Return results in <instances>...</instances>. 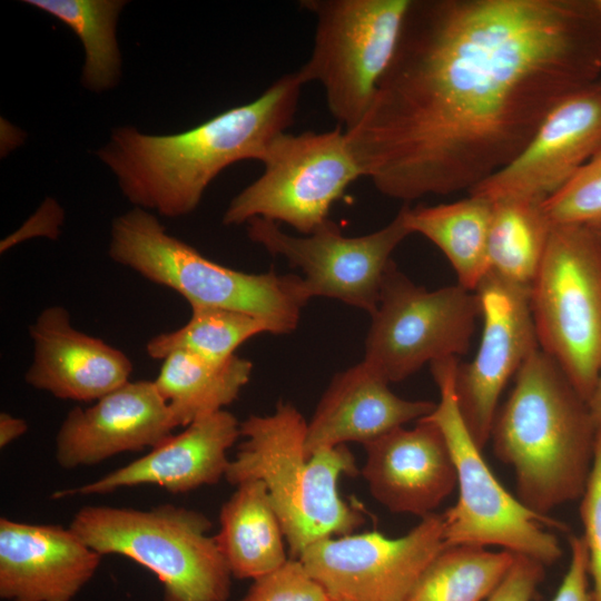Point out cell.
Here are the masks:
<instances>
[{
  "label": "cell",
  "instance_id": "1",
  "mask_svg": "<svg viewBox=\"0 0 601 601\" xmlns=\"http://www.w3.org/2000/svg\"><path fill=\"white\" fill-rule=\"evenodd\" d=\"M600 75L594 0H411L393 59L346 135L387 197L469 191Z\"/></svg>",
  "mask_w": 601,
  "mask_h": 601
},
{
  "label": "cell",
  "instance_id": "2",
  "mask_svg": "<svg viewBox=\"0 0 601 601\" xmlns=\"http://www.w3.org/2000/svg\"><path fill=\"white\" fill-rule=\"evenodd\" d=\"M304 85L297 70L280 76L253 101L178 134L116 128L97 156L136 207L173 218L188 215L225 168L263 160L273 140L293 125Z\"/></svg>",
  "mask_w": 601,
  "mask_h": 601
},
{
  "label": "cell",
  "instance_id": "3",
  "mask_svg": "<svg viewBox=\"0 0 601 601\" xmlns=\"http://www.w3.org/2000/svg\"><path fill=\"white\" fill-rule=\"evenodd\" d=\"M514 380L493 423L494 454L513 467L521 503L549 516L556 506L581 499L598 426L587 401L542 349L531 354Z\"/></svg>",
  "mask_w": 601,
  "mask_h": 601
},
{
  "label": "cell",
  "instance_id": "4",
  "mask_svg": "<svg viewBox=\"0 0 601 601\" xmlns=\"http://www.w3.org/2000/svg\"><path fill=\"white\" fill-rule=\"evenodd\" d=\"M306 428L290 403H279L270 415H250L240 423L245 441L225 474L234 485L265 483L293 559L319 540L352 534L365 522L338 493L341 476L358 472L354 455L342 444L307 456Z\"/></svg>",
  "mask_w": 601,
  "mask_h": 601
},
{
  "label": "cell",
  "instance_id": "5",
  "mask_svg": "<svg viewBox=\"0 0 601 601\" xmlns=\"http://www.w3.org/2000/svg\"><path fill=\"white\" fill-rule=\"evenodd\" d=\"M108 254L146 279L177 292L190 307L245 312L267 321L274 334L295 329L311 299L303 277L223 266L168 234L155 215L138 207L112 220Z\"/></svg>",
  "mask_w": 601,
  "mask_h": 601
},
{
  "label": "cell",
  "instance_id": "6",
  "mask_svg": "<svg viewBox=\"0 0 601 601\" xmlns=\"http://www.w3.org/2000/svg\"><path fill=\"white\" fill-rule=\"evenodd\" d=\"M201 512L161 504L149 510L86 505L69 528L101 555L126 556L162 584V601H226L231 573Z\"/></svg>",
  "mask_w": 601,
  "mask_h": 601
},
{
  "label": "cell",
  "instance_id": "7",
  "mask_svg": "<svg viewBox=\"0 0 601 601\" xmlns=\"http://www.w3.org/2000/svg\"><path fill=\"white\" fill-rule=\"evenodd\" d=\"M457 365V357L431 363L440 402L425 416L443 432L456 470L459 497L443 513L445 545H497L550 565L560 559L562 549L544 525L559 530L565 525L525 508L495 477L460 413L455 392Z\"/></svg>",
  "mask_w": 601,
  "mask_h": 601
},
{
  "label": "cell",
  "instance_id": "8",
  "mask_svg": "<svg viewBox=\"0 0 601 601\" xmlns=\"http://www.w3.org/2000/svg\"><path fill=\"white\" fill-rule=\"evenodd\" d=\"M530 305L540 349L588 402L601 368V240L589 225L553 226Z\"/></svg>",
  "mask_w": 601,
  "mask_h": 601
},
{
  "label": "cell",
  "instance_id": "9",
  "mask_svg": "<svg viewBox=\"0 0 601 601\" xmlns=\"http://www.w3.org/2000/svg\"><path fill=\"white\" fill-rule=\"evenodd\" d=\"M411 0H300L315 18L312 53L297 70L317 81L345 131L366 114L395 53Z\"/></svg>",
  "mask_w": 601,
  "mask_h": 601
},
{
  "label": "cell",
  "instance_id": "10",
  "mask_svg": "<svg viewBox=\"0 0 601 601\" xmlns=\"http://www.w3.org/2000/svg\"><path fill=\"white\" fill-rule=\"evenodd\" d=\"M262 175L239 191L223 216L225 225L253 218L285 223L303 235L328 219L332 205L362 169L346 131L283 132L268 147Z\"/></svg>",
  "mask_w": 601,
  "mask_h": 601
},
{
  "label": "cell",
  "instance_id": "11",
  "mask_svg": "<svg viewBox=\"0 0 601 601\" xmlns=\"http://www.w3.org/2000/svg\"><path fill=\"white\" fill-rule=\"evenodd\" d=\"M365 342L364 362L388 383L424 364L466 354L481 317L475 292L459 284L427 290L392 260Z\"/></svg>",
  "mask_w": 601,
  "mask_h": 601
},
{
  "label": "cell",
  "instance_id": "12",
  "mask_svg": "<svg viewBox=\"0 0 601 601\" xmlns=\"http://www.w3.org/2000/svg\"><path fill=\"white\" fill-rule=\"evenodd\" d=\"M247 235L269 254L280 255L298 267L311 298L339 299L372 315L391 255L411 231L401 208L386 226L363 236L343 235L328 218L312 234L296 237L277 223L259 217L247 223Z\"/></svg>",
  "mask_w": 601,
  "mask_h": 601
},
{
  "label": "cell",
  "instance_id": "13",
  "mask_svg": "<svg viewBox=\"0 0 601 601\" xmlns=\"http://www.w3.org/2000/svg\"><path fill=\"white\" fill-rule=\"evenodd\" d=\"M445 548L444 516L432 513L401 538L378 532L327 538L307 546L298 559L331 598L406 601Z\"/></svg>",
  "mask_w": 601,
  "mask_h": 601
},
{
  "label": "cell",
  "instance_id": "14",
  "mask_svg": "<svg viewBox=\"0 0 601 601\" xmlns=\"http://www.w3.org/2000/svg\"><path fill=\"white\" fill-rule=\"evenodd\" d=\"M475 293L483 321L481 342L471 362L459 363L455 392L462 418L482 450L491 439L505 385L540 346L530 287L489 270Z\"/></svg>",
  "mask_w": 601,
  "mask_h": 601
},
{
  "label": "cell",
  "instance_id": "15",
  "mask_svg": "<svg viewBox=\"0 0 601 601\" xmlns=\"http://www.w3.org/2000/svg\"><path fill=\"white\" fill-rule=\"evenodd\" d=\"M601 148V80L556 105L524 149L472 189L491 201L543 203L560 191Z\"/></svg>",
  "mask_w": 601,
  "mask_h": 601
},
{
  "label": "cell",
  "instance_id": "16",
  "mask_svg": "<svg viewBox=\"0 0 601 601\" xmlns=\"http://www.w3.org/2000/svg\"><path fill=\"white\" fill-rule=\"evenodd\" d=\"M178 427L154 381H128L95 402L72 408L56 435L62 469L95 465L125 452L152 449Z\"/></svg>",
  "mask_w": 601,
  "mask_h": 601
},
{
  "label": "cell",
  "instance_id": "17",
  "mask_svg": "<svg viewBox=\"0 0 601 601\" xmlns=\"http://www.w3.org/2000/svg\"><path fill=\"white\" fill-rule=\"evenodd\" d=\"M363 446L362 475L373 497L391 512L423 519L457 486L445 436L426 417L413 428L396 427Z\"/></svg>",
  "mask_w": 601,
  "mask_h": 601
},
{
  "label": "cell",
  "instance_id": "18",
  "mask_svg": "<svg viewBox=\"0 0 601 601\" xmlns=\"http://www.w3.org/2000/svg\"><path fill=\"white\" fill-rule=\"evenodd\" d=\"M101 554L70 528L0 519V597L71 601L92 579Z\"/></svg>",
  "mask_w": 601,
  "mask_h": 601
},
{
  "label": "cell",
  "instance_id": "19",
  "mask_svg": "<svg viewBox=\"0 0 601 601\" xmlns=\"http://www.w3.org/2000/svg\"><path fill=\"white\" fill-rule=\"evenodd\" d=\"M239 436L240 423L221 410L195 421L131 463L81 486L57 491L52 497L105 494L146 484L185 493L215 484L225 477L227 451Z\"/></svg>",
  "mask_w": 601,
  "mask_h": 601
},
{
  "label": "cell",
  "instance_id": "20",
  "mask_svg": "<svg viewBox=\"0 0 601 601\" xmlns=\"http://www.w3.org/2000/svg\"><path fill=\"white\" fill-rule=\"evenodd\" d=\"M32 362L26 382L60 400L96 402L130 381L127 355L76 329L62 306L45 308L29 327Z\"/></svg>",
  "mask_w": 601,
  "mask_h": 601
},
{
  "label": "cell",
  "instance_id": "21",
  "mask_svg": "<svg viewBox=\"0 0 601 601\" xmlns=\"http://www.w3.org/2000/svg\"><path fill=\"white\" fill-rule=\"evenodd\" d=\"M388 384L364 361L337 373L307 423L306 455L347 442L364 445L435 410L434 402L395 395Z\"/></svg>",
  "mask_w": 601,
  "mask_h": 601
},
{
  "label": "cell",
  "instance_id": "22",
  "mask_svg": "<svg viewBox=\"0 0 601 601\" xmlns=\"http://www.w3.org/2000/svg\"><path fill=\"white\" fill-rule=\"evenodd\" d=\"M236 486L220 509L214 538L231 575L255 580L288 560L285 535L265 483L248 480Z\"/></svg>",
  "mask_w": 601,
  "mask_h": 601
},
{
  "label": "cell",
  "instance_id": "23",
  "mask_svg": "<svg viewBox=\"0 0 601 601\" xmlns=\"http://www.w3.org/2000/svg\"><path fill=\"white\" fill-rule=\"evenodd\" d=\"M492 207L491 200L469 195L453 203L402 208L411 234H420L436 245L454 268L457 284L475 292L490 270Z\"/></svg>",
  "mask_w": 601,
  "mask_h": 601
},
{
  "label": "cell",
  "instance_id": "24",
  "mask_svg": "<svg viewBox=\"0 0 601 601\" xmlns=\"http://www.w3.org/2000/svg\"><path fill=\"white\" fill-rule=\"evenodd\" d=\"M154 383L168 404L177 426L224 410L248 383L253 364L237 355L223 362L177 351L162 359Z\"/></svg>",
  "mask_w": 601,
  "mask_h": 601
},
{
  "label": "cell",
  "instance_id": "25",
  "mask_svg": "<svg viewBox=\"0 0 601 601\" xmlns=\"http://www.w3.org/2000/svg\"><path fill=\"white\" fill-rule=\"evenodd\" d=\"M492 203L487 245L490 270L530 287L554 225L542 203L513 198Z\"/></svg>",
  "mask_w": 601,
  "mask_h": 601
},
{
  "label": "cell",
  "instance_id": "26",
  "mask_svg": "<svg viewBox=\"0 0 601 601\" xmlns=\"http://www.w3.org/2000/svg\"><path fill=\"white\" fill-rule=\"evenodd\" d=\"M23 3L57 18L80 39L85 62L81 82L101 92L115 87L121 76V55L116 24L122 0H24Z\"/></svg>",
  "mask_w": 601,
  "mask_h": 601
},
{
  "label": "cell",
  "instance_id": "27",
  "mask_svg": "<svg viewBox=\"0 0 601 601\" xmlns=\"http://www.w3.org/2000/svg\"><path fill=\"white\" fill-rule=\"evenodd\" d=\"M515 553L483 546L445 548L427 566L406 601H483L511 568Z\"/></svg>",
  "mask_w": 601,
  "mask_h": 601
},
{
  "label": "cell",
  "instance_id": "28",
  "mask_svg": "<svg viewBox=\"0 0 601 601\" xmlns=\"http://www.w3.org/2000/svg\"><path fill=\"white\" fill-rule=\"evenodd\" d=\"M189 321L180 328L150 338L147 354L164 359L183 351L213 362L236 355L235 351L248 338L260 333H273L272 325L255 315L219 307H190Z\"/></svg>",
  "mask_w": 601,
  "mask_h": 601
},
{
  "label": "cell",
  "instance_id": "29",
  "mask_svg": "<svg viewBox=\"0 0 601 601\" xmlns=\"http://www.w3.org/2000/svg\"><path fill=\"white\" fill-rule=\"evenodd\" d=\"M542 207L553 225L591 224L601 219V148Z\"/></svg>",
  "mask_w": 601,
  "mask_h": 601
},
{
  "label": "cell",
  "instance_id": "30",
  "mask_svg": "<svg viewBox=\"0 0 601 601\" xmlns=\"http://www.w3.org/2000/svg\"><path fill=\"white\" fill-rule=\"evenodd\" d=\"M239 601H331L299 559L287 560L273 572L255 579Z\"/></svg>",
  "mask_w": 601,
  "mask_h": 601
},
{
  "label": "cell",
  "instance_id": "31",
  "mask_svg": "<svg viewBox=\"0 0 601 601\" xmlns=\"http://www.w3.org/2000/svg\"><path fill=\"white\" fill-rule=\"evenodd\" d=\"M582 536L589 555L592 599L601 601V425H598L591 472L581 496Z\"/></svg>",
  "mask_w": 601,
  "mask_h": 601
},
{
  "label": "cell",
  "instance_id": "32",
  "mask_svg": "<svg viewBox=\"0 0 601 601\" xmlns=\"http://www.w3.org/2000/svg\"><path fill=\"white\" fill-rule=\"evenodd\" d=\"M544 564L523 554L514 561L486 601H532L544 578Z\"/></svg>",
  "mask_w": 601,
  "mask_h": 601
},
{
  "label": "cell",
  "instance_id": "33",
  "mask_svg": "<svg viewBox=\"0 0 601 601\" xmlns=\"http://www.w3.org/2000/svg\"><path fill=\"white\" fill-rule=\"evenodd\" d=\"M589 555L582 536L570 538L568 571L551 601H593L589 589Z\"/></svg>",
  "mask_w": 601,
  "mask_h": 601
},
{
  "label": "cell",
  "instance_id": "34",
  "mask_svg": "<svg viewBox=\"0 0 601 601\" xmlns=\"http://www.w3.org/2000/svg\"><path fill=\"white\" fill-rule=\"evenodd\" d=\"M62 220L61 210L52 203L47 201L41 209L29 220L22 229L1 243V252L33 235L55 237Z\"/></svg>",
  "mask_w": 601,
  "mask_h": 601
},
{
  "label": "cell",
  "instance_id": "35",
  "mask_svg": "<svg viewBox=\"0 0 601 601\" xmlns=\"http://www.w3.org/2000/svg\"><path fill=\"white\" fill-rule=\"evenodd\" d=\"M28 430V424L23 418L16 417L9 413L0 414V447L3 449L22 436Z\"/></svg>",
  "mask_w": 601,
  "mask_h": 601
},
{
  "label": "cell",
  "instance_id": "36",
  "mask_svg": "<svg viewBox=\"0 0 601 601\" xmlns=\"http://www.w3.org/2000/svg\"><path fill=\"white\" fill-rule=\"evenodd\" d=\"M588 407L597 426L601 425V368L593 391L588 400Z\"/></svg>",
  "mask_w": 601,
  "mask_h": 601
},
{
  "label": "cell",
  "instance_id": "37",
  "mask_svg": "<svg viewBox=\"0 0 601 601\" xmlns=\"http://www.w3.org/2000/svg\"><path fill=\"white\" fill-rule=\"evenodd\" d=\"M589 225L593 231L595 233V235L599 237V239L601 240V219L597 220V221H593L591 224H587Z\"/></svg>",
  "mask_w": 601,
  "mask_h": 601
},
{
  "label": "cell",
  "instance_id": "38",
  "mask_svg": "<svg viewBox=\"0 0 601 601\" xmlns=\"http://www.w3.org/2000/svg\"><path fill=\"white\" fill-rule=\"evenodd\" d=\"M594 6L601 19V0H594Z\"/></svg>",
  "mask_w": 601,
  "mask_h": 601
},
{
  "label": "cell",
  "instance_id": "39",
  "mask_svg": "<svg viewBox=\"0 0 601 601\" xmlns=\"http://www.w3.org/2000/svg\"><path fill=\"white\" fill-rule=\"evenodd\" d=\"M331 601H349V600L339 599V598H331Z\"/></svg>",
  "mask_w": 601,
  "mask_h": 601
}]
</instances>
